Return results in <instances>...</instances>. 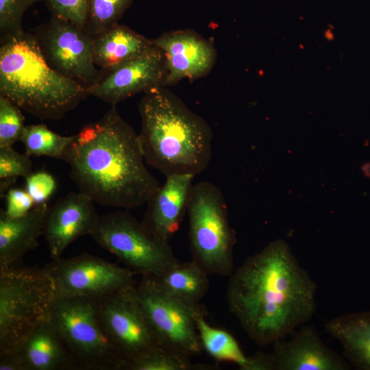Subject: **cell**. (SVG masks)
<instances>
[{
	"label": "cell",
	"mask_w": 370,
	"mask_h": 370,
	"mask_svg": "<svg viewBox=\"0 0 370 370\" xmlns=\"http://www.w3.org/2000/svg\"><path fill=\"white\" fill-rule=\"evenodd\" d=\"M94 201L80 192H71L49 207L42 230L52 259L84 235H90L99 216Z\"/></svg>",
	"instance_id": "cell-15"
},
{
	"label": "cell",
	"mask_w": 370,
	"mask_h": 370,
	"mask_svg": "<svg viewBox=\"0 0 370 370\" xmlns=\"http://www.w3.org/2000/svg\"><path fill=\"white\" fill-rule=\"evenodd\" d=\"M0 95L41 120L58 121L90 96V91L52 69L34 34L23 31L1 40Z\"/></svg>",
	"instance_id": "cell-4"
},
{
	"label": "cell",
	"mask_w": 370,
	"mask_h": 370,
	"mask_svg": "<svg viewBox=\"0 0 370 370\" xmlns=\"http://www.w3.org/2000/svg\"><path fill=\"white\" fill-rule=\"evenodd\" d=\"M273 370H348L351 365L328 347L315 328L304 325L289 340L273 343Z\"/></svg>",
	"instance_id": "cell-16"
},
{
	"label": "cell",
	"mask_w": 370,
	"mask_h": 370,
	"mask_svg": "<svg viewBox=\"0 0 370 370\" xmlns=\"http://www.w3.org/2000/svg\"><path fill=\"white\" fill-rule=\"evenodd\" d=\"M5 209L3 212L10 217H20L27 214L35 206L25 189L10 188L5 195Z\"/></svg>",
	"instance_id": "cell-32"
},
{
	"label": "cell",
	"mask_w": 370,
	"mask_h": 370,
	"mask_svg": "<svg viewBox=\"0 0 370 370\" xmlns=\"http://www.w3.org/2000/svg\"><path fill=\"white\" fill-rule=\"evenodd\" d=\"M62 160L79 192L104 206H142L160 186L145 166L138 134L116 105L75 134Z\"/></svg>",
	"instance_id": "cell-2"
},
{
	"label": "cell",
	"mask_w": 370,
	"mask_h": 370,
	"mask_svg": "<svg viewBox=\"0 0 370 370\" xmlns=\"http://www.w3.org/2000/svg\"><path fill=\"white\" fill-rule=\"evenodd\" d=\"M164 54L166 76L164 86L183 79H197L208 75L217 60L212 42L192 29L165 32L152 39Z\"/></svg>",
	"instance_id": "cell-14"
},
{
	"label": "cell",
	"mask_w": 370,
	"mask_h": 370,
	"mask_svg": "<svg viewBox=\"0 0 370 370\" xmlns=\"http://www.w3.org/2000/svg\"><path fill=\"white\" fill-rule=\"evenodd\" d=\"M133 0H89L86 30L93 37L118 23Z\"/></svg>",
	"instance_id": "cell-25"
},
{
	"label": "cell",
	"mask_w": 370,
	"mask_h": 370,
	"mask_svg": "<svg viewBox=\"0 0 370 370\" xmlns=\"http://www.w3.org/2000/svg\"><path fill=\"white\" fill-rule=\"evenodd\" d=\"M93 300L103 330L125 360V367L161 347L138 301L136 285Z\"/></svg>",
	"instance_id": "cell-10"
},
{
	"label": "cell",
	"mask_w": 370,
	"mask_h": 370,
	"mask_svg": "<svg viewBox=\"0 0 370 370\" xmlns=\"http://www.w3.org/2000/svg\"><path fill=\"white\" fill-rule=\"evenodd\" d=\"M32 172V161L26 153L13 147H0V195L4 197L18 177H26Z\"/></svg>",
	"instance_id": "cell-26"
},
{
	"label": "cell",
	"mask_w": 370,
	"mask_h": 370,
	"mask_svg": "<svg viewBox=\"0 0 370 370\" xmlns=\"http://www.w3.org/2000/svg\"><path fill=\"white\" fill-rule=\"evenodd\" d=\"M48 319L60 333L79 369H125L126 362L105 334L93 299L57 296Z\"/></svg>",
	"instance_id": "cell-7"
},
{
	"label": "cell",
	"mask_w": 370,
	"mask_h": 370,
	"mask_svg": "<svg viewBox=\"0 0 370 370\" xmlns=\"http://www.w3.org/2000/svg\"><path fill=\"white\" fill-rule=\"evenodd\" d=\"M25 179V189L33 199L35 205L47 203L56 191V179L47 171H32Z\"/></svg>",
	"instance_id": "cell-31"
},
{
	"label": "cell",
	"mask_w": 370,
	"mask_h": 370,
	"mask_svg": "<svg viewBox=\"0 0 370 370\" xmlns=\"http://www.w3.org/2000/svg\"><path fill=\"white\" fill-rule=\"evenodd\" d=\"M21 110L11 99L0 95V147H12L20 140L25 126Z\"/></svg>",
	"instance_id": "cell-28"
},
{
	"label": "cell",
	"mask_w": 370,
	"mask_h": 370,
	"mask_svg": "<svg viewBox=\"0 0 370 370\" xmlns=\"http://www.w3.org/2000/svg\"><path fill=\"white\" fill-rule=\"evenodd\" d=\"M43 269L53 281L56 297L79 296L95 299L136 285L135 273L127 267L86 253L53 259Z\"/></svg>",
	"instance_id": "cell-12"
},
{
	"label": "cell",
	"mask_w": 370,
	"mask_h": 370,
	"mask_svg": "<svg viewBox=\"0 0 370 370\" xmlns=\"http://www.w3.org/2000/svg\"><path fill=\"white\" fill-rule=\"evenodd\" d=\"M51 16L67 21L86 29L89 0H45Z\"/></svg>",
	"instance_id": "cell-30"
},
{
	"label": "cell",
	"mask_w": 370,
	"mask_h": 370,
	"mask_svg": "<svg viewBox=\"0 0 370 370\" xmlns=\"http://www.w3.org/2000/svg\"><path fill=\"white\" fill-rule=\"evenodd\" d=\"M45 0H0V38L25 31L22 26L26 10L33 5Z\"/></svg>",
	"instance_id": "cell-29"
},
{
	"label": "cell",
	"mask_w": 370,
	"mask_h": 370,
	"mask_svg": "<svg viewBox=\"0 0 370 370\" xmlns=\"http://www.w3.org/2000/svg\"><path fill=\"white\" fill-rule=\"evenodd\" d=\"M48 209L47 203L35 205L27 214L16 218L1 211L0 269L12 267L38 245Z\"/></svg>",
	"instance_id": "cell-19"
},
{
	"label": "cell",
	"mask_w": 370,
	"mask_h": 370,
	"mask_svg": "<svg viewBox=\"0 0 370 370\" xmlns=\"http://www.w3.org/2000/svg\"><path fill=\"white\" fill-rule=\"evenodd\" d=\"M90 236L126 267L142 276H159L180 262L169 243L156 238L128 210L99 216Z\"/></svg>",
	"instance_id": "cell-8"
},
{
	"label": "cell",
	"mask_w": 370,
	"mask_h": 370,
	"mask_svg": "<svg viewBox=\"0 0 370 370\" xmlns=\"http://www.w3.org/2000/svg\"><path fill=\"white\" fill-rule=\"evenodd\" d=\"M136 291L161 347L187 358L202 352L195 317L204 306L171 295L152 277L142 276Z\"/></svg>",
	"instance_id": "cell-9"
},
{
	"label": "cell",
	"mask_w": 370,
	"mask_h": 370,
	"mask_svg": "<svg viewBox=\"0 0 370 370\" xmlns=\"http://www.w3.org/2000/svg\"><path fill=\"white\" fill-rule=\"evenodd\" d=\"M166 76L164 54L153 45L142 56L103 71L99 82L89 88L90 96L116 105L137 93L164 86Z\"/></svg>",
	"instance_id": "cell-13"
},
{
	"label": "cell",
	"mask_w": 370,
	"mask_h": 370,
	"mask_svg": "<svg viewBox=\"0 0 370 370\" xmlns=\"http://www.w3.org/2000/svg\"><path fill=\"white\" fill-rule=\"evenodd\" d=\"M207 366L194 365L190 358L160 347L149 354L129 363L126 370H191Z\"/></svg>",
	"instance_id": "cell-27"
},
{
	"label": "cell",
	"mask_w": 370,
	"mask_h": 370,
	"mask_svg": "<svg viewBox=\"0 0 370 370\" xmlns=\"http://www.w3.org/2000/svg\"><path fill=\"white\" fill-rule=\"evenodd\" d=\"M208 275L191 260L179 262L159 276L152 278L167 293L186 303L196 305L208 290Z\"/></svg>",
	"instance_id": "cell-23"
},
{
	"label": "cell",
	"mask_w": 370,
	"mask_h": 370,
	"mask_svg": "<svg viewBox=\"0 0 370 370\" xmlns=\"http://www.w3.org/2000/svg\"><path fill=\"white\" fill-rule=\"evenodd\" d=\"M153 45L152 39L117 23L94 38V62L101 70H109L142 56Z\"/></svg>",
	"instance_id": "cell-20"
},
{
	"label": "cell",
	"mask_w": 370,
	"mask_h": 370,
	"mask_svg": "<svg viewBox=\"0 0 370 370\" xmlns=\"http://www.w3.org/2000/svg\"><path fill=\"white\" fill-rule=\"evenodd\" d=\"M75 135L62 136L51 130L44 124L25 125L20 140L29 156H47L62 158Z\"/></svg>",
	"instance_id": "cell-24"
},
{
	"label": "cell",
	"mask_w": 370,
	"mask_h": 370,
	"mask_svg": "<svg viewBox=\"0 0 370 370\" xmlns=\"http://www.w3.org/2000/svg\"><path fill=\"white\" fill-rule=\"evenodd\" d=\"M56 297L43 267L0 269V353L15 349L47 319Z\"/></svg>",
	"instance_id": "cell-6"
},
{
	"label": "cell",
	"mask_w": 370,
	"mask_h": 370,
	"mask_svg": "<svg viewBox=\"0 0 370 370\" xmlns=\"http://www.w3.org/2000/svg\"><path fill=\"white\" fill-rule=\"evenodd\" d=\"M206 310L195 317L197 330L203 349L217 361L236 364L243 370H267L266 354L246 356L234 336L227 331L210 325L206 319Z\"/></svg>",
	"instance_id": "cell-22"
},
{
	"label": "cell",
	"mask_w": 370,
	"mask_h": 370,
	"mask_svg": "<svg viewBox=\"0 0 370 370\" xmlns=\"http://www.w3.org/2000/svg\"><path fill=\"white\" fill-rule=\"evenodd\" d=\"M194 177L191 174L169 175L147 201L141 223L158 239L169 243L178 230L187 212Z\"/></svg>",
	"instance_id": "cell-17"
},
{
	"label": "cell",
	"mask_w": 370,
	"mask_h": 370,
	"mask_svg": "<svg viewBox=\"0 0 370 370\" xmlns=\"http://www.w3.org/2000/svg\"><path fill=\"white\" fill-rule=\"evenodd\" d=\"M326 332L341 345L351 366L370 370V311L334 317L325 324Z\"/></svg>",
	"instance_id": "cell-21"
},
{
	"label": "cell",
	"mask_w": 370,
	"mask_h": 370,
	"mask_svg": "<svg viewBox=\"0 0 370 370\" xmlns=\"http://www.w3.org/2000/svg\"><path fill=\"white\" fill-rule=\"evenodd\" d=\"M139 142L145 162L165 177L198 175L210 164L212 130L166 86L144 92L138 104Z\"/></svg>",
	"instance_id": "cell-3"
},
{
	"label": "cell",
	"mask_w": 370,
	"mask_h": 370,
	"mask_svg": "<svg viewBox=\"0 0 370 370\" xmlns=\"http://www.w3.org/2000/svg\"><path fill=\"white\" fill-rule=\"evenodd\" d=\"M317 284L282 240L269 243L230 275L226 299L247 336L273 343L310 321Z\"/></svg>",
	"instance_id": "cell-1"
},
{
	"label": "cell",
	"mask_w": 370,
	"mask_h": 370,
	"mask_svg": "<svg viewBox=\"0 0 370 370\" xmlns=\"http://www.w3.org/2000/svg\"><path fill=\"white\" fill-rule=\"evenodd\" d=\"M187 214L192 260L208 275L230 276L236 236L221 189L207 181L193 184Z\"/></svg>",
	"instance_id": "cell-5"
},
{
	"label": "cell",
	"mask_w": 370,
	"mask_h": 370,
	"mask_svg": "<svg viewBox=\"0 0 370 370\" xmlns=\"http://www.w3.org/2000/svg\"><path fill=\"white\" fill-rule=\"evenodd\" d=\"M23 370L79 369L58 331L47 319L14 350Z\"/></svg>",
	"instance_id": "cell-18"
},
{
	"label": "cell",
	"mask_w": 370,
	"mask_h": 370,
	"mask_svg": "<svg viewBox=\"0 0 370 370\" xmlns=\"http://www.w3.org/2000/svg\"><path fill=\"white\" fill-rule=\"evenodd\" d=\"M50 66L89 88L101 79L103 71L94 62V38L86 29L51 16L32 32Z\"/></svg>",
	"instance_id": "cell-11"
}]
</instances>
